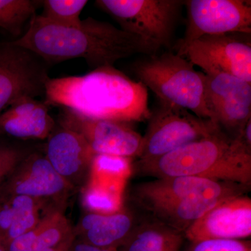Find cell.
I'll use <instances>...</instances> for the list:
<instances>
[{
  "instance_id": "obj_1",
  "label": "cell",
  "mask_w": 251,
  "mask_h": 251,
  "mask_svg": "<svg viewBox=\"0 0 251 251\" xmlns=\"http://www.w3.org/2000/svg\"><path fill=\"white\" fill-rule=\"evenodd\" d=\"M11 44L34 52L47 64L82 58L91 68L110 67L135 54H156L143 39L93 18L75 27L59 25L34 16L27 31Z\"/></svg>"
},
{
  "instance_id": "obj_2",
  "label": "cell",
  "mask_w": 251,
  "mask_h": 251,
  "mask_svg": "<svg viewBox=\"0 0 251 251\" xmlns=\"http://www.w3.org/2000/svg\"><path fill=\"white\" fill-rule=\"evenodd\" d=\"M46 102L94 120L128 123L148 120V89L113 66L80 76L49 78Z\"/></svg>"
},
{
  "instance_id": "obj_3",
  "label": "cell",
  "mask_w": 251,
  "mask_h": 251,
  "mask_svg": "<svg viewBox=\"0 0 251 251\" xmlns=\"http://www.w3.org/2000/svg\"><path fill=\"white\" fill-rule=\"evenodd\" d=\"M134 167L155 179L196 176L251 186V150L221 129Z\"/></svg>"
},
{
  "instance_id": "obj_4",
  "label": "cell",
  "mask_w": 251,
  "mask_h": 251,
  "mask_svg": "<svg viewBox=\"0 0 251 251\" xmlns=\"http://www.w3.org/2000/svg\"><path fill=\"white\" fill-rule=\"evenodd\" d=\"M132 71L139 82L156 94L160 103L213 122L206 102L204 74L196 71L187 59L172 52L153 54L135 62Z\"/></svg>"
},
{
  "instance_id": "obj_5",
  "label": "cell",
  "mask_w": 251,
  "mask_h": 251,
  "mask_svg": "<svg viewBox=\"0 0 251 251\" xmlns=\"http://www.w3.org/2000/svg\"><path fill=\"white\" fill-rule=\"evenodd\" d=\"M183 0H99L96 4L115 18L122 29L138 36L155 52L171 46L184 6Z\"/></svg>"
},
{
  "instance_id": "obj_6",
  "label": "cell",
  "mask_w": 251,
  "mask_h": 251,
  "mask_svg": "<svg viewBox=\"0 0 251 251\" xmlns=\"http://www.w3.org/2000/svg\"><path fill=\"white\" fill-rule=\"evenodd\" d=\"M148 120L138 158L140 161L158 158L221 129L211 120L200 118L185 109L161 103Z\"/></svg>"
},
{
  "instance_id": "obj_7",
  "label": "cell",
  "mask_w": 251,
  "mask_h": 251,
  "mask_svg": "<svg viewBox=\"0 0 251 251\" xmlns=\"http://www.w3.org/2000/svg\"><path fill=\"white\" fill-rule=\"evenodd\" d=\"M251 34L205 35L176 52L204 74L223 73L251 82Z\"/></svg>"
},
{
  "instance_id": "obj_8",
  "label": "cell",
  "mask_w": 251,
  "mask_h": 251,
  "mask_svg": "<svg viewBox=\"0 0 251 251\" xmlns=\"http://www.w3.org/2000/svg\"><path fill=\"white\" fill-rule=\"evenodd\" d=\"M47 64L27 49L0 43V114L18 99L45 94Z\"/></svg>"
},
{
  "instance_id": "obj_9",
  "label": "cell",
  "mask_w": 251,
  "mask_h": 251,
  "mask_svg": "<svg viewBox=\"0 0 251 251\" xmlns=\"http://www.w3.org/2000/svg\"><path fill=\"white\" fill-rule=\"evenodd\" d=\"M187 24L177 52L205 35L251 34V1L247 0H188Z\"/></svg>"
},
{
  "instance_id": "obj_10",
  "label": "cell",
  "mask_w": 251,
  "mask_h": 251,
  "mask_svg": "<svg viewBox=\"0 0 251 251\" xmlns=\"http://www.w3.org/2000/svg\"><path fill=\"white\" fill-rule=\"evenodd\" d=\"M251 186L227 181L196 177L176 176L155 179L136 184L131 198L138 206L147 203L188 200L225 199L244 195Z\"/></svg>"
},
{
  "instance_id": "obj_11",
  "label": "cell",
  "mask_w": 251,
  "mask_h": 251,
  "mask_svg": "<svg viewBox=\"0 0 251 251\" xmlns=\"http://www.w3.org/2000/svg\"><path fill=\"white\" fill-rule=\"evenodd\" d=\"M204 82L213 122L234 138L251 118V82L223 73L204 74Z\"/></svg>"
},
{
  "instance_id": "obj_12",
  "label": "cell",
  "mask_w": 251,
  "mask_h": 251,
  "mask_svg": "<svg viewBox=\"0 0 251 251\" xmlns=\"http://www.w3.org/2000/svg\"><path fill=\"white\" fill-rule=\"evenodd\" d=\"M60 125L80 134L96 155L126 158L139 156L143 136L127 123L87 118L66 109Z\"/></svg>"
},
{
  "instance_id": "obj_13",
  "label": "cell",
  "mask_w": 251,
  "mask_h": 251,
  "mask_svg": "<svg viewBox=\"0 0 251 251\" xmlns=\"http://www.w3.org/2000/svg\"><path fill=\"white\" fill-rule=\"evenodd\" d=\"M184 235L190 242L251 237V198L244 194L224 200L191 225Z\"/></svg>"
},
{
  "instance_id": "obj_14",
  "label": "cell",
  "mask_w": 251,
  "mask_h": 251,
  "mask_svg": "<svg viewBox=\"0 0 251 251\" xmlns=\"http://www.w3.org/2000/svg\"><path fill=\"white\" fill-rule=\"evenodd\" d=\"M51 166L46 156L27 153L0 189V195H14L49 201H60L74 191Z\"/></svg>"
},
{
  "instance_id": "obj_15",
  "label": "cell",
  "mask_w": 251,
  "mask_h": 251,
  "mask_svg": "<svg viewBox=\"0 0 251 251\" xmlns=\"http://www.w3.org/2000/svg\"><path fill=\"white\" fill-rule=\"evenodd\" d=\"M45 156L54 171L75 189L85 184L96 154L80 134L61 126L49 135Z\"/></svg>"
},
{
  "instance_id": "obj_16",
  "label": "cell",
  "mask_w": 251,
  "mask_h": 251,
  "mask_svg": "<svg viewBox=\"0 0 251 251\" xmlns=\"http://www.w3.org/2000/svg\"><path fill=\"white\" fill-rule=\"evenodd\" d=\"M138 224L130 211L110 214L89 213L82 216L75 227L74 237L81 242L101 249L118 250Z\"/></svg>"
},
{
  "instance_id": "obj_17",
  "label": "cell",
  "mask_w": 251,
  "mask_h": 251,
  "mask_svg": "<svg viewBox=\"0 0 251 251\" xmlns=\"http://www.w3.org/2000/svg\"><path fill=\"white\" fill-rule=\"evenodd\" d=\"M54 127L46 104L31 97L18 99L0 114V133L19 139H46Z\"/></svg>"
},
{
  "instance_id": "obj_18",
  "label": "cell",
  "mask_w": 251,
  "mask_h": 251,
  "mask_svg": "<svg viewBox=\"0 0 251 251\" xmlns=\"http://www.w3.org/2000/svg\"><path fill=\"white\" fill-rule=\"evenodd\" d=\"M49 201L23 196L0 195V243L10 242L29 232L42 219L41 210Z\"/></svg>"
},
{
  "instance_id": "obj_19",
  "label": "cell",
  "mask_w": 251,
  "mask_h": 251,
  "mask_svg": "<svg viewBox=\"0 0 251 251\" xmlns=\"http://www.w3.org/2000/svg\"><path fill=\"white\" fill-rule=\"evenodd\" d=\"M74 235L73 226L58 207L52 208L29 232L9 243L7 251H46Z\"/></svg>"
},
{
  "instance_id": "obj_20",
  "label": "cell",
  "mask_w": 251,
  "mask_h": 251,
  "mask_svg": "<svg viewBox=\"0 0 251 251\" xmlns=\"http://www.w3.org/2000/svg\"><path fill=\"white\" fill-rule=\"evenodd\" d=\"M226 199L169 201L147 203L138 206L151 216V219L184 233L191 225Z\"/></svg>"
},
{
  "instance_id": "obj_21",
  "label": "cell",
  "mask_w": 251,
  "mask_h": 251,
  "mask_svg": "<svg viewBox=\"0 0 251 251\" xmlns=\"http://www.w3.org/2000/svg\"><path fill=\"white\" fill-rule=\"evenodd\" d=\"M184 233L151 219L138 223L119 251H182Z\"/></svg>"
},
{
  "instance_id": "obj_22",
  "label": "cell",
  "mask_w": 251,
  "mask_h": 251,
  "mask_svg": "<svg viewBox=\"0 0 251 251\" xmlns=\"http://www.w3.org/2000/svg\"><path fill=\"white\" fill-rule=\"evenodd\" d=\"M41 4L42 1L35 0H0V27L12 35H21Z\"/></svg>"
},
{
  "instance_id": "obj_23",
  "label": "cell",
  "mask_w": 251,
  "mask_h": 251,
  "mask_svg": "<svg viewBox=\"0 0 251 251\" xmlns=\"http://www.w3.org/2000/svg\"><path fill=\"white\" fill-rule=\"evenodd\" d=\"M88 1L86 0H45L42 1L43 13L46 21L65 26L75 27L80 25V15Z\"/></svg>"
},
{
  "instance_id": "obj_24",
  "label": "cell",
  "mask_w": 251,
  "mask_h": 251,
  "mask_svg": "<svg viewBox=\"0 0 251 251\" xmlns=\"http://www.w3.org/2000/svg\"><path fill=\"white\" fill-rule=\"evenodd\" d=\"M184 251H251V243L246 239H207L191 242Z\"/></svg>"
},
{
  "instance_id": "obj_25",
  "label": "cell",
  "mask_w": 251,
  "mask_h": 251,
  "mask_svg": "<svg viewBox=\"0 0 251 251\" xmlns=\"http://www.w3.org/2000/svg\"><path fill=\"white\" fill-rule=\"evenodd\" d=\"M27 154L16 147L0 145V189L18 163Z\"/></svg>"
},
{
  "instance_id": "obj_26",
  "label": "cell",
  "mask_w": 251,
  "mask_h": 251,
  "mask_svg": "<svg viewBox=\"0 0 251 251\" xmlns=\"http://www.w3.org/2000/svg\"><path fill=\"white\" fill-rule=\"evenodd\" d=\"M68 251H119L118 250H113V249H101L90 245V244H86L85 242H81L76 238H74L70 247Z\"/></svg>"
},
{
  "instance_id": "obj_27",
  "label": "cell",
  "mask_w": 251,
  "mask_h": 251,
  "mask_svg": "<svg viewBox=\"0 0 251 251\" xmlns=\"http://www.w3.org/2000/svg\"><path fill=\"white\" fill-rule=\"evenodd\" d=\"M74 238L75 237H74V235H73L72 237L69 238L67 240L64 241V242L61 243L57 247L52 248V249H49V250L46 251H68L71 244H72L73 241H74Z\"/></svg>"
},
{
  "instance_id": "obj_28",
  "label": "cell",
  "mask_w": 251,
  "mask_h": 251,
  "mask_svg": "<svg viewBox=\"0 0 251 251\" xmlns=\"http://www.w3.org/2000/svg\"><path fill=\"white\" fill-rule=\"evenodd\" d=\"M0 251H7L6 248L2 244H1V243H0Z\"/></svg>"
}]
</instances>
